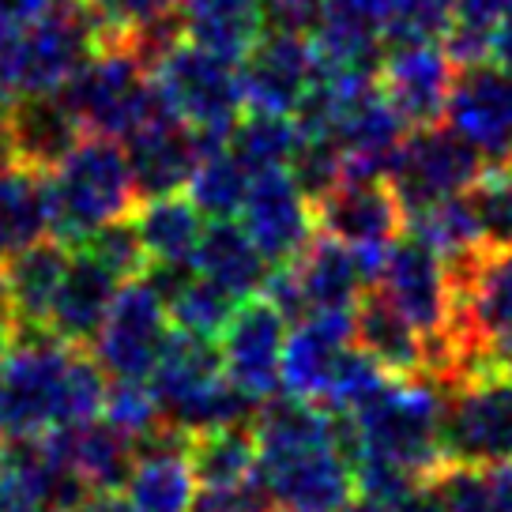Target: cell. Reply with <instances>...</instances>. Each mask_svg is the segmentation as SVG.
Instances as JSON below:
<instances>
[{
    "label": "cell",
    "instance_id": "6da1fadb",
    "mask_svg": "<svg viewBox=\"0 0 512 512\" xmlns=\"http://www.w3.org/2000/svg\"><path fill=\"white\" fill-rule=\"evenodd\" d=\"M0 381V437L23 441L95 422L106 407L110 377L95 354L64 343L53 324H16Z\"/></svg>",
    "mask_w": 512,
    "mask_h": 512
},
{
    "label": "cell",
    "instance_id": "7a4b0ae2",
    "mask_svg": "<svg viewBox=\"0 0 512 512\" xmlns=\"http://www.w3.org/2000/svg\"><path fill=\"white\" fill-rule=\"evenodd\" d=\"M441 418H445L441 381H433L430 373L392 377L381 388V396H373L362 411H354L362 433V456H377L418 479H430L445 467Z\"/></svg>",
    "mask_w": 512,
    "mask_h": 512
},
{
    "label": "cell",
    "instance_id": "3957f363",
    "mask_svg": "<svg viewBox=\"0 0 512 512\" xmlns=\"http://www.w3.org/2000/svg\"><path fill=\"white\" fill-rule=\"evenodd\" d=\"M140 196L132 185L125 144L110 136H87L68 159L49 174V208L53 238L80 245L98 226L125 219Z\"/></svg>",
    "mask_w": 512,
    "mask_h": 512
},
{
    "label": "cell",
    "instance_id": "277c9868",
    "mask_svg": "<svg viewBox=\"0 0 512 512\" xmlns=\"http://www.w3.org/2000/svg\"><path fill=\"white\" fill-rule=\"evenodd\" d=\"M151 80L159 87L162 102L196 128L204 155L226 151L230 128L241 121L245 110V87H241V72L234 61H226L211 49L196 46V42H181L159 61L151 72Z\"/></svg>",
    "mask_w": 512,
    "mask_h": 512
},
{
    "label": "cell",
    "instance_id": "5b68a950",
    "mask_svg": "<svg viewBox=\"0 0 512 512\" xmlns=\"http://www.w3.org/2000/svg\"><path fill=\"white\" fill-rule=\"evenodd\" d=\"M61 95L91 136H110V140H128L136 128L166 106L151 72L125 46L98 49L95 57L64 83Z\"/></svg>",
    "mask_w": 512,
    "mask_h": 512
},
{
    "label": "cell",
    "instance_id": "8992f818",
    "mask_svg": "<svg viewBox=\"0 0 512 512\" xmlns=\"http://www.w3.org/2000/svg\"><path fill=\"white\" fill-rule=\"evenodd\" d=\"M486 174V162L467 144L456 128L445 121L411 128L400 155L388 170V185L400 196L407 219L445 204L452 196L471 192V185Z\"/></svg>",
    "mask_w": 512,
    "mask_h": 512
},
{
    "label": "cell",
    "instance_id": "52a82bcc",
    "mask_svg": "<svg viewBox=\"0 0 512 512\" xmlns=\"http://www.w3.org/2000/svg\"><path fill=\"white\" fill-rule=\"evenodd\" d=\"M441 452L452 467H494L512 460V377L479 373L445 388Z\"/></svg>",
    "mask_w": 512,
    "mask_h": 512
},
{
    "label": "cell",
    "instance_id": "ba28073f",
    "mask_svg": "<svg viewBox=\"0 0 512 512\" xmlns=\"http://www.w3.org/2000/svg\"><path fill=\"white\" fill-rule=\"evenodd\" d=\"M174 336L170 305L144 275L121 283L91 354L110 381H151L166 343Z\"/></svg>",
    "mask_w": 512,
    "mask_h": 512
},
{
    "label": "cell",
    "instance_id": "9c48e42d",
    "mask_svg": "<svg viewBox=\"0 0 512 512\" xmlns=\"http://www.w3.org/2000/svg\"><path fill=\"white\" fill-rule=\"evenodd\" d=\"M313 211H317V230L351 245L369 279H377L384 253L407 230V211L388 185V177L347 174Z\"/></svg>",
    "mask_w": 512,
    "mask_h": 512
},
{
    "label": "cell",
    "instance_id": "30bf717a",
    "mask_svg": "<svg viewBox=\"0 0 512 512\" xmlns=\"http://www.w3.org/2000/svg\"><path fill=\"white\" fill-rule=\"evenodd\" d=\"M445 125L456 128L486 166L512 162V68L479 61L456 68L445 106Z\"/></svg>",
    "mask_w": 512,
    "mask_h": 512
},
{
    "label": "cell",
    "instance_id": "8fae6325",
    "mask_svg": "<svg viewBox=\"0 0 512 512\" xmlns=\"http://www.w3.org/2000/svg\"><path fill=\"white\" fill-rule=\"evenodd\" d=\"M226 381L223 347L219 339H204L174 328V336L162 351L159 366L151 373V392L159 400L162 415L185 426L196 437L204 430V415L215 388Z\"/></svg>",
    "mask_w": 512,
    "mask_h": 512
},
{
    "label": "cell",
    "instance_id": "7c38bea8",
    "mask_svg": "<svg viewBox=\"0 0 512 512\" xmlns=\"http://www.w3.org/2000/svg\"><path fill=\"white\" fill-rule=\"evenodd\" d=\"M245 106L260 113H290L302 106L305 91L317 80V46L313 34L268 27L245 61L238 64Z\"/></svg>",
    "mask_w": 512,
    "mask_h": 512
},
{
    "label": "cell",
    "instance_id": "4fadbf2b",
    "mask_svg": "<svg viewBox=\"0 0 512 512\" xmlns=\"http://www.w3.org/2000/svg\"><path fill=\"white\" fill-rule=\"evenodd\" d=\"M287 324L290 320L268 298H249L238 305V313L230 317L223 339H219L226 377L260 403L272 400L283 388Z\"/></svg>",
    "mask_w": 512,
    "mask_h": 512
},
{
    "label": "cell",
    "instance_id": "5bb4252c",
    "mask_svg": "<svg viewBox=\"0 0 512 512\" xmlns=\"http://www.w3.org/2000/svg\"><path fill=\"white\" fill-rule=\"evenodd\" d=\"M125 155L140 204L189 189L196 166L208 159L196 128L185 125L170 106H162L151 121H144L128 136Z\"/></svg>",
    "mask_w": 512,
    "mask_h": 512
},
{
    "label": "cell",
    "instance_id": "9a60e30c",
    "mask_svg": "<svg viewBox=\"0 0 512 512\" xmlns=\"http://www.w3.org/2000/svg\"><path fill=\"white\" fill-rule=\"evenodd\" d=\"M407 132H411V125L392 106V98L384 95L381 76L354 83L336 121V140L343 147V159H347V174L388 177Z\"/></svg>",
    "mask_w": 512,
    "mask_h": 512
},
{
    "label": "cell",
    "instance_id": "2e32d148",
    "mask_svg": "<svg viewBox=\"0 0 512 512\" xmlns=\"http://www.w3.org/2000/svg\"><path fill=\"white\" fill-rule=\"evenodd\" d=\"M241 226L249 230L256 249L272 268L294 264L305 253V245L317 238V215L313 204L302 196V189L290 181L287 170H272V174H256L245 211H241Z\"/></svg>",
    "mask_w": 512,
    "mask_h": 512
},
{
    "label": "cell",
    "instance_id": "e0dca14e",
    "mask_svg": "<svg viewBox=\"0 0 512 512\" xmlns=\"http://www.w3.org/2000/svg\"><path fill=\"white\" fill-rule=\"evenodd\" d=\"M456 83V61L445 42H392L384 46L381 87L411 128L445 121V106Z\"/></svg>",
    "mask_w": 512,
    "mask_h": 512
},
{
    "label": "cell",
    "instance_id": "ac0fdd59",
    "mask_svg": "<svg viewBox=\"0 0 512 512\" xmlns=\"http://www.w3.org/2000/svg\"><path fill=\"white\" fill-rule=\"evenodd\" d=\"M354 351V309L309 313L294 324L283 351V388L320 403L336 381L343 358Z\"/></svg>",
    "mask_w": 512,
    "mask_h": 512
},
{
    "label": "cell",
    "instance_id": "d6986e66",
    "mask_svg": "<svg viewBox=\"0 0 512 512\" xmlns=\"http://www.w3.org/2000/svg\"><path fill=\"white\" fill-rule=\"evenodd\" d=\"M8 132H12L16 162L31 166L38 174H53L87 140V125L64 102L61 91L12 98L8 102Z\"/></svg>",
    "mask_w": 512,
    "mask_h": 512
},
{
    "label": "cell",
    "instance_id": "ffe728a7",
    "mask_svg": "<svg viewBox=\"0 0 512 512\" xmlns=\"http://www.w3.org/2000/svg\"><path fill=\"white\" fill-rule=\"evenodd\" d=\"M268 475L279 509L294 512H343L358 494L354 467L336 445H320L298 452L279 464H260Z\"/></svg>",
    "mask_w": 512,
    "mask_h": 512
},
{
    "label": "cell",
    "instance_id": "44dd1931",
    "mask_svg": "<svg viewBox=\"0 0 512 512\" xmlns=\"http://www.w3.org/2000/svg\"><path fill=\"white\" fill-rule=\"evenodd\" d=\"M117 290H121V279L91 249L72 245V260H68V272H64L61 294H57L53 313H49L53 332L64 343L87 351L98 339V332H102L106 317H110Z\"/></svg>",
    "mask_w": 512,
    "mask_h": 512
},
{
    "label": "cell",
    "instance_id": "7402d4cb",
    "mask_svg": "<svg viewBox=\"0 0 512 512\" xmlns=\"http://www.w3.org/2000/svg\"><path fill=\"white\" fill-rule=\"evenodd\" d=\"M354 347L392 377H422L430 369L422 332L381 287H369L354 305Z\"/></svg>",
    "mask_w": 512,
    "mask_h": 512
},
{
    "label": "cell",
    "instance_id": "603a6c76",
    "mask_svg": "<svg viewBox=\"0 0 512 512\" xmlns=\"http://www.w3.org/2000/svg\"><path fill=\"white\" fill-rule=\"evenodd\" d=\"M68 260H72V245L61 238L34 241V245H27V249H19V253L4 260L0 283L8 290L16 324H49L53 302H57L64 272H68Z\"/></svg>",
    "mask_w": 512,
    "mask_h": 512
},
{
    "label": "cell",
    "instance_id": "cb8c5ba5",
    "mask_svg": "<svg viewBox=\"0 0 512 512\" xmlns=\"http://www.w3.org/2000/svg\"><path fill=\"white\" fill-rule=\"evenodd\" d=\"M192 264H196V272L204 275L208 283L226 290L234 302L260 298L268 275H272V264L256 249L249 230L238 226L234 219H219V223L204 226V238L196 245Z\"/></svg>",
    "mask_w": 512,
    "mask_h": 512
},
{
    "label": "cell",
    "instance_id": "d4e9b609",
    "mask_svg": "<svg viewBox=\"0 0 512 512\" xmlns=\"http://www.w3.org/2000/svg\"><path fill=\"white\" fill-rule=\"evenodd\" d=\"M294 272L309 302V313H336L351 309L366 294L369 275L351 245L317 230V238L305 245V253L294 260Z\"/></svg>",
    "mask_w": 512,
    "mask_h": 512
},
{
    "label": "cell",
    "instance_id": "484cf974",
    "mask_svg": "<svg viewBox=\"0 0 512 512\" xmlns=\"http://www.w3.org/2000/svg\"><path fill=\"white\" fill-rule=\"evenodd\" d=\"M185 38L241 64L245 53L272 27L260 0H181Z\"/></svg>",
    "mask_w": 512,
    "mask_h": 512
},
{
    "label": "cell",
    "instance_id": "4316f807",
    "mask_svg": "<svg viewBox=\"0 0 512 512\" xmlns=\"http://www.w3.org/2000/svg\"><path fill=\"white\" fill-rule=\"evenodd\" d=\"M42 238H53L49 174L12 162L0 170V268L12 253Z\"/></svg>",
    "mask_w": 512,
    "mask_h": 512
},
{
    "label": "cell",
    "instance_id": "83f0119b",
    "mask_svg": "<svg viewBox=\"0 0 512 512\" xmlns=\"http://www.w3.org/2000/svg\"><path fill=\"white\" fill-rule=\"evenodd\" d=\"M64 441V452L80 479L91 486V494H117L125 490L136 467V441L110 426L106 418L83 422L72 430H57Z\"/></svg>",
    "mask_w": 512,
    "mask_h": 512
},
{
    "label": "cell",
    "instance_id": "f1b7e54d",
    "mask_svg": "<svg viewBox=\"0 0 512 512\" xmlns=\"http://www.w3.org/2000/svg\"><path fill=\"white\" fill-rule=\"evenodd\" d=\"M196 486L189 452H140L125 497L132 512H192Z\"/></svg>",
    "mask_w": 512,
    "mask_h": 512
},
{
    "label": "cell",
    "instance_id": "f546056e",
    "mask_svg": "<svg viewBox=\"0 0 512 512\" xmlns=\"http://www.w3.org/2000/svg\"><path fill=\"white\" fill-rule=\"evenodd\" d=\"M132 219L151 260H192L204 238V215L192 204V196H181V192L136 204Z\"/></svg>",
    "mask_w": 512,
    "mask_h": 512
},
{
    "label": "cell",
    "instance_id": "4dcf8cb0",
    "mask_svg": "<svg viewBox=\"0 0 512 512\" xmlns=\"http://www.w3.org/2000/svg\"><path fill=\"white\" fill-rule=\"evenodd\" d=\"M189 464L200 490H226V486L241 482L245 475H253L260 467L253 422L196 433L189 448Z\"/></svg>",
    "mask_w": 512,
    "mask_h": 512
},
{
    "label": "cell",
    "instance_id": "1f68e13d",
    "mask_svg": "<svg viewBox=\"0 0 512 512\" xmlns=\"http://www.w3.org/2000/svg\"><path fill=\"white\" fill-rule=\"evenodd\" d=\"M298 140H302V132L294 125V117L249 110L238 125L230 128L226 151L256 177L272 174V170H287L294 151H298Z\"/></svg>",
    "mask_w": 512,
    "mask_h": 512
},
{
    "label": "cell",
    "instance_id": "d6a6232c",
    "mask_svg": "<svg viewBox=\"0 0 512 512\" xmlns=\"http://www.w3.org/2000/svg\"><path fill=\"white\" fill-rule=\"evenodd\" d=\"M249 189H253V174H249L230 151L208 155V159L196 166V174H192V181H189L192 204H196L200 215L211 219V223L241 215V211H245V200H249Z\"/></svg>",
    "mask_w": 512,
    "mask_h": 512
},
{
    "label": "cell",
    "instance_id": "836d02e7",
    "mask_svg": "<svg viewBox=\"0 0 512 512\" xmlns=\"http://www.w3.org/2000/svg\"><path fill=\"white\" fill-rule=\"evenodd\" d=\"M407 230L430 241L433 249L445 256V264L464 260V256H475L486 249L479 219H475V208H471L467 192L464 196H452V200H445V204H437V208H430V211H422L415 219H407Z\"/></svg>",
    "mask_w": 512,
    "mask_h": 512
},
{
    "label": "cell",
    "instance_id": "e575fe53",
    "mask_svg": "<svg viewBox=\"0 0 512 512\" xmlns=\"http://www.w3.org/2000/svg\"><path fill=\"white\" fill-rule=\"evenodd\" d=\"M290 181L302 189V196L317 208L328 192L347 177V159L336 136H302L298 151L287 166Z\"/></svg>",
    "mask_w": 512,
    "mask_h": 512
},
{
    "label": "cell",
    "instance_id": "d590c367",
    "mask_svg": "<svg viewBox=\"0 0 512 512\" xmlns=\"http://www.w3.org/2000/svg\"><path fill=\"white\" fill-rule=\"evenodd\" d=\"M486 249H512V162L490 166L467 192Z\"/></svg>",
    "mask_w": 512,
    "mask_h": 512
},
{
    "label": "cell",
    "instance_id": "8d00e7d4",
    "mask_svg": "<svg viewBox=\"0 0 512 512\" xmlns=\"http://www.w3.org/2000/svg\"><path fill=\"white\" fill-rule=\"evenodd\" d=\"M238 305L226 290H219L215 283H208L204 275H196L185 294L170 305V317H174V328L181 332H192V336L204 339H223L230 317L238 313Z\"/></svg>",
    "mask_w": 512,
    "mask_h": 512
},
{
    "label": "cell",
    "instance_id": "74e56055",
    "mask_svg": "<svg viewBox=\"0 0 512 512\" xmlns=\"http://www.w3.org/2000/svg\"><path fill=\"white\" fill-rule=\"evenodd\" d=\"M80 245L83 249H91V253H95L121 283L140 279V275L147 272V264H151V256H147L144 238H140V230H136V219H132V215L98 226L95 234H91L87 241H80Z\"/></svg>",
    "mask_w": 512,
    "mask_h": 512
},
{
    "label": "cell",
    "instance_id": "f35d334b",
    "mask_svg": "<svg viewBox=\"0 0 512 512\" xmlns=\"http://www.w3.org/2000/svg\"><path fill=\"white\" fill-rule=\"evenodd\" d=\"M460 0H392V19L384 27V46L392 42H437L456 19Z\"/></svg>",
    "mask_w": 512,
    "mask_h": 512
},
{
    "label": "cell",
    "instance_id": "ab89813d",
    "mask_svg": "<svg viewBox=\"0 0 512 512\" xmlns=\"http://www.w3.org/2000/svg\"><path fill=\"white\" fill-rule=\"evenodd\" d=\"M102 418L136 441V437H144L147 430H155L166 415H162L159 400H155V392H151V381H110Z\"/></svg>",
    "mask_w": 512,
    "mask_h": 512
},
{
    "label": "cell",
    "instance_id": "60d3db41",
    "mask_svg": "<svg viewBox=\"0 0 512 512\" xmlns=\"http://www.w3.org/2000/svg\"><path fill=\"white\" fill-rule=\"evenodd\" d=\"M437 482H441V490H445L452 512H505L501 509V501L494 497L490 471L445 464L441 471H437Z\"/></svg>",
    "mask_w": 512,
    "mask_h": 512
},
{
    "label": "cell",
    "instance_id": "b9f144b4",
    "mask_svg": "<svg viewBox=\"0 0 512 512\" xmlns=\"http://www.w3.org/2000/svg\"><path fill=\"white\" fill-rule=\"evenodd\" d=\"M200 501L211 512H279V497H275L272 482L260 467L226 490H204Z\"/></svg>",
    "mask_w": 512,
    "mask_h": 512
},
{
    "label": "cell",
    "instance_id": "7bdbcfd3",
    "mask_svg": "<svg viewBox=\"0 0 512 512\" xmlns=\"http://www.w3.org/2000/svg\"><path fill=\"white\" fill-rule=\"evenodd\" d=\"M260 4H264L272 27L302 34H313V27L320 23V12H324V0H260Z\"/></svg>",
    "mask_w": 512,
    "mask_h": 512
},
{
    "label": "cell",
    "instance_id": "ee69618b",
    "mask_svg": "<svg viewBox=\"0 0 512 512\" xmlns=\"http://www.w3.org/2000/svg\"><path fill=\"white\" fill-rule=\"evenodd\" d=\"M320 16L351 19V23L384 31L388 19H392V0H324V12Z\"/></svg>",
    "mask_w": 512,
    "mask_h": 512
},
{
    "label": "cell",
    "instance_id": "f6af8a7d",
    "mask_svg": "<svg viewBox=\"0 0 512 512\" xmlns=\"http://www.w3.org/2000/svg\"><path fill=\"white\" fill-rule=\"evenodd\" d=\"M102 8L110 12V19L121 31H128V27H136V23H147V19H155V16L177 12L181 0H102Z\"/></svg>",
    "mask_w": 512,
    "mask_h": 512
},
{
    "label": "cell",
    "instance_id": "bcb514c9",
    "mask_svg": "<svg viewBox=\"0 0 512 512\" xmlns=\"http://www.w3.org/2000/svg\"><path fill=\"white\" fill-rule=\"evenodd\" d=\"M61 0H0V38L4 34H19L27 31L31 23L53 12Z\"/></svg>",
    "mask_w": 512,
    "mask_h": 512
},
{
    "label": "cell",
    "instance_id": "7dc6e473",
    "mask_svg": "<svg viewBox=\"0 0 512 512\" xmlns=\"http://www.w3.org/2000/svg\"><path fill=\"white\" fill-rule=\"evenodd\" d=\"M392 512H452V505H448V497H445V490H441L437 475H430V479H418L415 486L392 505Z\"/></svg>",
    "mask_w": 512,
    "mask_h": 512
},
{
    "label": "cell",
    "instance_id": "c3c4849f",
    "mask_svg": "<svg viewBox=\"0 0 512 512\" xmlns=\"http://www.w3.org/2000/svg\"><path fill=\"white\" fill-rule=\"evenodd\" d=\"M486 373H501V377H512V328L501 339L490 343V351L482 358Z\"/></svg>",
    "mask_w": 512,
    "mask_h": 512
},
{
    "label": "cell",
    "instance_id": "681fc988",
    "mask_svg": "<svg viewBox=\"0 0 512 512\" xmlns=\"http://www.w3.org/2000/svg\"><path fill=\"white\" fill-rule=\"evenodd\" d=\"M494 61L512 68V8L505 12V19L497 23V31H494Z\"/></svg>",
    "mask_w": 512,
    "mask_h": 512
},
{
    "label": "cell",
    "instance_id": "f907efd6",
    "mask_svg": "<svg viewBox=\"0 0 512 512\" xmlns=\"http://www.w3.org/2000/svg\"><path fill=\"white\" fill-rule=\"evenodd\" d=\"M490 486H494V497L501 501V509L512 512V460L490 471Z\"/></svg>",
    "mask_w": 512,
    "mask_h": 512
},
{
    "label": "cell",
    "instance_id": "816d5d0a",
    "mask_svg": "<svg viewBox=\"0 0 512 512\" xmlns=\"http://www.w3.org/2000/svg\"><path fill=\"white\" fill-rule=\"evenodd\" d=\"M76 512H132V505L121 494H91Z\"/></svg>",
    "mask_w": 512,
    "mask_h": 512
},
{
    "label": "cell",
    "instance_id": "f5cc1de1",
    "mask_svg": "<svg viewBox=\"0 0 512 512\" xmlns=\"http://www.w3.org/2000/svg\"><path fill=\"white\" fill-rule=\"evenodd\" d=\"M0 512H27V505H23L16 494V486L4 475V467H0Z\"/></svg>",
    "mask_w": 512,
    "mask_h": 512
},
{
    "label": "cell",
    "instance_id": "db71d44e",
    "mask_svg": "<svg viewBox=\"0 0 512 512\" xmlns=\"http://www.w3.org/2000/svg\"><path fill=\"white\" fill-rule=\"evenodd\" d=\"M16 162V151H12V132H8V106H0V170Z\"/></svg>",
    "mask_w": 512,
    "mask_h": 512
},
{
    "label": "cell",
    "instance_id": "11a10c76",
    "mask_svg": "<svg viewBox=\"0 0 512 512\" xmlns=\"http://www.w3.org/2000/svg\"><path fill=\"white\" fill-rule=\"evenodd\" d=\"M12 324H16V317H12V302H8L4 283H0V332H12Z\"/></svg>",
    "mask_w": 512,
    "mask_h": 512
},
{
    "label": "cell",
    "instance_id": "9f6ffc18",
    "mask_svg": "<svg viewBox=\"0 0 512 512\" xmlns=\"http://www.w3.org/2000/svg\"><path fill=\"white\" fill-rule=\"evenodd\" d=\"M343 512H392V509H384V505H377V501H366V497H358V501H351Z\"/></svg>",
    "mask_w": 512,
    "mask_h": 512
},
{
    "label": "cell",
    "instance_id": "6f0895ef",
    "mask_svg": "<svg viewBox=\"0 0 512 512\" xmlns=\"http://www.w3.org/2000/svg\"><path fill=\"white\" fill-rule=\"evenodd\" d=\"M8 351H12V339H8V332H0V381H4V366H8Z\"/></svg>",
    "mask_w": 512,
    "mask_h": 512
},
{
    "label": "cell",
    "instance_id": "680465c9",
    "mask_svg": "<svg viewBox=\"0 0 512 512\" xmlns=\"http://www.w3.org/2000/svg\"><path fill=\"white\" fill-rule=\"evenodd\" d=\"M192 512H211V509L204 505V501H200V497H196V509H192Z\"/></svg>",
    "mask_w": 512,
    "mask_h": 512
},
{
    "label": "cell",
    "instance_id": "91938a15",
    "mask_svg": "<svg viewBox=\"0 0 512 512\" xmlns=\"http://www.w3.org/2000/svg\"><path fill=\"white\" fill-rule=\"evenodd\" d=\"M279 512H294V509H279Z\"/></svg>",
    "mask_w": 512,
    "mask_h": 512
},
{
    "label": "cell",
    "instance_id": "94428289",
    "mask_svg": "<svg viewBox=\"0 0 512 512\" xmlns=\"http://www.w3.org/2000/svg\"><path fill=\"white\" fill-rule=\"evenodd\" d=\"M0 441H4V437H0ZM0 452H4V445H0Z\"/></svg>",
    "mask_w": 512,
    "mask_h": 512
}]
</instances>
